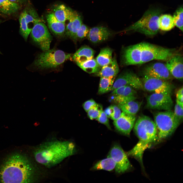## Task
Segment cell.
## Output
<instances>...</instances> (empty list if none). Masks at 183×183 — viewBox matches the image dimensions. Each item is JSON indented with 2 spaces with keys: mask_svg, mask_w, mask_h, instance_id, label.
<instances>
[{
  "mask_svg": "<svg viewBox=\"0 0 183 183\" xmlns=\"http://www.w3.org/2000/svg\"><path fill=\"white\" fill-rule=\"evenodd\" d=\"M46 173L27 156L16 153L8 157L0 170L2 182L32 183L39 181Z\"/></svg>",
  "mask_w": 183,
  "mask_h": 183,
  "instance_id": "cell-1",
  "label": "cell"
},
{
  "mask_svg": "<svg viewBox=\"0 0 183 183\" xmlns=\"http://www.w3.org/2000/svg\"><path fill=\"white\" fill-rule=\"evenodd\" d=\"M75 145L71 140L47 141L36 147L33 154L39 164L51 168L59 164L76 152Z\"/></svg>",
  "mask_w": 183,
  "mask_h": 183,
  "instance_id": "cell-2",
  "label": "cell"
},
{
  "mask_svg": "<svg viewBox=\"0 0 183 183\" xmlns=\"http://www.w3.org/2000/svg\"><path fill=\"white\" fill-rule=\"evenodd\" d=\"M134 132L139 141L135 146L127 153L142 164L144 151L155 142L157 139V129L155 122L149 117L145 115L139 117L134 125Z\"/></svg>",
  "mask_w": 183,
  "mask_h": 183,
  "instance_id": "cell-3",
  "label": "cell"
},
{
  "mask_svg": "<svg viewBox=\"0 0 183 183\" xmlns=\"http://www.w3.org/2000/svg\"><path fill=\"white\" fill-rule=\"evenodd\" d=\"M162 11L158 8H150L141 18L126 28L124 31H133L147 36L155 35L159 29V19Z\"/></svg>",
  "mask_w": 183,
  "mask_h": 183,
  "instance_id": "cell-4",
  "label": "cell"
},
{
  "mask_svg": "<svg viewBox=\"0 0 183 183\" xmlns=\"http://www.w3.org/2000/svg\"><path fill=\"white\" fill-rule=\"evenodd\" d=\"M154 119L160 140L165 139L171 135L180 123L171 110L156 113Z\"/></svg>",
  "mask_w": 183,
  "mask_h": 183,
  "instance_id": "cell-5",
  "label": "cell"
},
{
  "mask_svg": "<svg viewBox=\"0 0 183 183\" xmlns=\"http://www.w3.org/2000/svg\"><path fill=\"white\" fill-rule=\"evenodd\" d=\"M71 55L61 50L49 49L39 55L34 65L39 69L53 68L70 58Z\"/></svg>",
  "mask_w": 183,
  "mask_h": 183,
  "instance_id": "cell-6",
  "label": "cell"
},
{
  "mask_svg": "<svg viewBox=\"0 0 183 183\" xmlns=\"http://www.w3.org/2000/svg\"><path fill=\"white\" fill-rule=\"evenodd\" d=\"M175 50L142 42L141 64L154 60L167 61L175 54Z\"/></svg>",
  "mask_w": 183,
  "mask_h": 183,
  "instance_id": "cell-7",
  "label": "cell"
},
{
  "mask_svg": "<svg viewBox=\"0 0 183 183\" xmlns=\"http://www.w3.org/2000/svg\"><path fill=\"white\" fill-rule=\"evenodd\" d=\"M30 33L32 39L43 51L50 49L52 37L47 26L43 23L40 22L35 24Z\"/></svg>",
  "mask_w": 183,
  "mask_h": 183,
  "instance_id": "cell-8",
  "label": "cell"
},
{
  "mask_svg": "<svg viewBox=\"0 0 183 183\" xmlns=\"http://www.w3.org/2000/svg\"><path fill=\"white\" fill-rule=\"evenodd\" d=\"M142 81L143 89L150 92L171 94L174 88L167 81L146 75H144Z\"/></svg>",
  "mask_w": 183,
  "mask_h": 183,
  "instance_id": "cell-9",
  "label": "cell"
},
{
  "mask_svg": "<svg viewBox=\"0 0 183 183\" xmlns=\"http://www.w3.org/2000/svg\"><path fill=\"white\" fill-rule=\"evenodd\" d=\"M108 157H111L115 162L116 165L115 169L117 173L120 174L124 173L131 167L127 155L118 144L113 145Z\"/></svg>",
  "mask_w": 183,
  "mask_h": 183,
  "instance_id": "cell-10",
  "label": "cell"
},
{
  "mask_svg": "<svg viewBox=\"0 0 183 183\" xmlns=\"http://www.w3.org/2000/svg\"><path fill=\"white\" fill-rule=\"evenodd\" d=\"M171 95L154 93L147 97L146 106L149 109L159 110H171L174 104Z\"/></svg>",
  "mask_w": 183,
  "mask_h": 183,
  "instance_id": "cell-11",
  "label": "cell"
},
{
  "mask_svg": "<svg viewBox=\"0 0 183 183\" xmlns=\"http://www.w3.org/2000/svg\"><path fill=\"white\" fill-rule=\"evenodd\" d=\"M129 86L134 89H143L141 80L134 73L127 71L120 74L114 81L111 91L121 86Z\"/></svg>",
  "mask_w": 183,
  "mask_h": 183,
  "instance_id": "cell-12",
  "label": "cell"
},
{
  "mask_svg": "<svg viewBox=\"0 0 183 183\" xmlns=\"http://www.w3.org/2000/svg\"><path fill=\"white\" fill-rule=\"evenodd\" d=\"M143 73L144 75L167 81L172 79L173 77L166 65L160 62L148 66L145 68Z\"/></svg>",
  "mask_w": 183,
  "mask_h": 183,
  "instance_id": "cell-13",
  "label": "cell"
},
{
  "mask_svg": "<svg viewBox=\"0 0 183 183\" xmlns=\"http://www.w3.org/2000/svg\"><path fill=\"white\" fill-rule=\"evenodd\" d=\"M135 120V115L122 112L119 117L114 120L113 124L118 131L125 135H128L134 126Z\"/></svg>",
  "mask_w": 183,
  "mask_h": 183,
  "instance_id": "cell-14",
  "label": "cell"
},
{
  "mask_svg": "<svg viewBox=\"0 0 183 183\" xmlns=\"http://www.w3.org/2000/svg\"><path fill=\"white\" fill-rule=\"evenodd\" d=\"M142 42L125 49L123 55V61L126 65L141 64Z\"/></svg>",
  "mask_w": 183,
  "mask_h": 183,
  "instance_id": "cell-15",
  "label": "cell"
},
{
  "mask_svg": "<svg viewBox=\"0 0 183 183\" xmlns=\"http://www.w3.org/2000/svg\"><path fill=\"white\" fill-rule=\"evenodd\" d=\"M183 63L182 57L175 54L167 60L165 64L172 76L181 81L183 79Z\"/></svg>",
  "mask_w": 183,
  "mask_h": 183,
  "instance_id": "cell-16",
  "label": "cell"
},
{
  "mask_svg": "<svg viewBox=\"0 0 183 183\" xmlns=\"http://www.w3.org/2000/svg\"><path fill=\"white\" fill-rule=\"evenodd\" d=\"M110 30L107 28L97 26L90 29L87 36L89 41L96 43L106 40L110 36Z\"/></svg>",
  "mask_w": 183,
  "mask_h": 183,
  "instance_id": "cell-17",
  "label": "cell"
},
{
  "mask_svg": "<svg viewBox=\"0 0 183 183\" xmlns=\"http://www.w3.org/2000/svg\"><path fill=\"white\" fill-rule=\"evenodd\" d=\"M46 19L48 27L52 32L59 36L64 34L65 29V23L59 21L53 12L48 14Z\"/></svg>",
  "mask_w": 183,
  "mask_h": 183,
  "instance_id": "cell-18",
  "label": "cell"
},
{
  "mask_svg": "<svg viewBox=\"0 0 183 183\" xmlns=\"http://www.w3.org/2000/svg\"><path fill=\"white\" fill-rule=\"evenodd\" d=\"M94 54V51L91 48L82 47L75 53L73 58L77 64L80 63L93 58Z\"/></svg>",
  "mask_w": 183,
  "mask_h": 183,
  "instance_id": "cell-19",
  "label": "cell"
},
{
  "mask_svg": "<svg viewBox=\"0 0 183 183\" xmlns=\"http://www.w3.org/2000/svg\"><path fill=\"white\" fill-rule=\"evenodd\" d=\"M119 71L117 61L115 58H113L110 63L102 67L99 71L95 73V75L100 77L116 76Z\"/></svg>",
  "mask_w": 183,
  "mask_h": 183,
  "instance_id": "cell-20",
  "label": "cell"
},
{
  "mask_svg": "<svg viewBox=\"0 0 183 183\" xmlns=\"http://www.w3.org/2000/svg\"><path fill=\"white\" fill-rule=\"evenodd\" d=\"M73 11L65 5L62 4L59 5L55 7L53 13L59 21L65 23L66 20H68Z\"/></svg>",
  "mask_w": 183,
  "mask_h": 183,
  "instance_id": "cell-21",
  "label": "cell"
},
{
  "mask_svg": "<svg viewBox=\"0 0 183 183\" xmlns=\"http://www.w3.org/2000/svg\"><path fill=\"white\" fill-rule=\"evenodd\" d=\"M21 7L9 0H0V13L10 15L18 11Z\"/></svg>",
  "mask_w": 183,
  "mask_h": 183,
  "instance_id": "cell-22",
  "label": "cell"
},
{
  "mask_svg": "<svg viewBox=\"0 0 183 183\" xmlns=\"http://www.w3.org/2000/svg\"><path fill=\"white\" fill-rule=\"evenodd\" d=\"M112 51L108 48L101 49L96 58V60L101 67H102L110 63L112 60Z\"/></svg>",
  "mask_w": 183,
  "mask_h": 183,
  "instance_id": "cell-23",
  "label": "cell"
},
{
  "mask_svg": "<svg viewBox=\"0 0 183 183\" xmlns=\"http://www.w3.org/2000/svg\"><path fill=\"white\" fill-rule=\"evenodd\" d=\"M116 164L113 160L110 157L100 160L92 167V170H104L111 171L115 169Z\"/></svg>",
  "mask_w": 183,
  "mask_h": 183,
  "instance_id": "cell-24",
  "label": "cell"
},
{
  "mask_svg": "<svg viewBox=\"0 0 183 183\" xmlns=\"http://www.w3.org/2000/svg\"><path fill=\"white\" fill-rule=\"evenodd\" d=\"M141 104V102L133 100L122 105L118 104L117 106L123 112L131 115H135L139 110Z\"/></svg>",
  "mask_w": 183,
  "mask_h": 183,
  "instance_id": "cell-25",
  "label": "cell"
},
{
  "mask_svg": "<svg viewBox=\"0 0 183 183\" xmlns=\"http://www.w3.org/2000/svg\"><path fill=\"white\" fill-rule=\"evenodd\" d=\"M116 76L101 77L98 93L102 94L111 90Z\"/></svg>",
  "mask_w": 183,
  "mask_h": 183,
  "instance_id": "cell-26",
  "label": "cell"
},
{
  "mask_svg": "<svg viewBox=\"0 0 183 183\" xmlns=\"http://www.w3.org/2000/svg\"><path fill=\"white\" fill-rule=\"evenodd\" d=\"M77 64L82 70L89 74L97 73L101 69V67L98 64L96 59L93 58Z\"/></svg>",
  "mask_w": 183,
  "mask_h": 183,
  "instance_id": "cell-27",
  "label": "cell"
},
{
  "mask_svg": "<svg viewBox=\"0 0 183 183\" xmlns=\"http://www.w3.org/2000/svg\"><path fill=\"white\" fill-rule=\"evenodd\" d=\"M159 23V29L163 31L170 30L175 26L173 17L170 14H164L160 16Z\"/></svg>",
  "mask_w": 183,
  "mask_h": 183,
  "instance_id": "cell-28",
  "label": "cell"
},
{
  "mask_svg": "<svg viewBox=\"0 0 183 183\" xmlns=\"http://www.w3.org/2000/svg\"><path fill=\"white\" fill-rule=\"evenodd\" d=\"M135 89L129 86H123L114 89L112 91V94L114 96H135L136 92Z\"/></svg>",
  "mask_w": 183,
  "mask_h": 183,
  "instance_id": "cell-29",
  "label": "cell"
},
{
  "mask_svg": "<svg viewBox=\"0 0 183 183\" xmlns=\"http://www.w3.org/2000/svg\"><path fill=\"white\" fill-rule=\"evenodd\" d=\"M183 6H181L177 8L174 14L173 20L175 25L181 31H183Z\"/></svg>",
  "mask_w": 183,
  "mask_h": 183,
  "instance_id": "cell-30",
  "label": "cell"
},
{
  "mask_svg": "<svg viewBox=\"0 0 183 183\" xmlns=\"http://www.w3.org/2000/svg\"><path fill=\"white\" fill-rule=\"evenodd\" d=\"M19 22L20 33L25 40L26 41L32 29L29 28L25 23L22 13L19 17Z\"/></svg>",
  "mask_w": 183,
  "mask_h": 183,
  "instance_id": "cell-31",
  "label": "cell"
},
{
  "mask_svg": "<svg viewBox=\"0 0 183 183\" xmlns=\"http://www.w3.org/2000/svg\"><path fill=\"white\" fill-rule=\"evenodd\" d=\"M82 24V21L80 17L76 12L72 22L71 39L75 40L77 33Z\"/></svg>",
  "mask_w": 183,
  "mask_h": 183,
  "instance_id": "cell-32",
  "label": "cell"
},
{
  "mask_svg": "<svg viewBox=\"0 0 183 183\" xmlns=\"http://www.w3.org/2000/svg\"><path fill=\"white\" fill-rule=\"evenodd\" d=\"M113 96L112 101L118 104L122 105L131 101L135 100L136 98L135 96Z\"/></svg>",
  "mask_w": 183,
  "mask_h": 183,
  "instance_id": "cell-33",
  "label": "cell"
},
{
  "mask_svg": "<svg viewBox=\"0 0 183 183\" xmlns=\"http://www.w3.org/2000/svg\"><path fill=\"white\" fill-rule=\"evenodd\" d=\"M102 110L101 106L98 104L87 112V115L91 120L96 119L99 116Z\"/></svg>",
  "mask_w": 183,
  "mask_h": 183,
  "instance_id": "cell-34",
  "label": "cell"
},
{
  "mask_svg": "<svg viewBox=\"0 0 183 183\" xmlns=\"http://www.w3.org/2000/svg\"><path fill=\"white\" fill-rule=\"evenodd\" d=\"M174 112L176 118L181 123L183 119V103L176 99Z\"/></svg>",
  "mask_w": 183,
  "mask_h": 183,
  "instance_id": "cell-35",
  "label": "cell"
},
{
  "mask_svg": "<svg viewBox=\"0 0 183 183\" xmlns=\"http://www.w3.org/2000/svg\"><path fill=\"white\" fill-rule=\"evenodd\" d=\"M88 27L84 24H82L80 29L77 32L75 36V40L82 39L87 36L89 31Z\"/></svg>",
  "mask_w": 183,
  "mask_h": 183,
  "instance_id": "cell-36",
  "label": "cell"
},
{
  "mask_svg": "<svg viewBox=\"0 0 183 183\" xmlns=\"http://www.w3.org/2000/svg\"><path fill=\"white\" fill-rule=\"evenodd\" d=\"M96 119L99 123L106 126L108 129L111 130L108 117L103 110Z\"/></svg>",
  "mask_w": 183,
  "mask_h": 183,
  "instance_id": "cell-37",
  "label": "cell"
},
{
  "mask_svg": "<svg viewBox=\"0 0 183 183\" xmlns=\"http://www.w3.org/2000/svg\"><path fill=\"white\" fill-rule=\"evenodd\" d=\"M112 111L109 118L115 120L118 119L120 116L121 112V110L118 106L112 105Z\"/></svg>",
  "mask_w": 183,
  "mask_h": 183,
  "instance_id": "cell-38",
  "label": "cell"
},
{
  "mask_svg": "<svg viewBox=\"0 0 183 183\" xmlns=\"http://www.w3.org/2000/svg\"><path fill=\"white\" fill-rule=\"evenodd\" d=\"M98 104L93 99H91L83 103L82 106L85 111L87 112L89 110Z\"/></svg>",
  "mask_w": 183,
  "mask_h": 183,
  "instance_id": "cell-39",
  "label": "cell"
},
{
  "mask_svg": "<svg viewBox=\"0 0 183 183\" xmlns=\"http://www.w3.org/2000/svg\"><path fill=\"white\" fill-rule=\"evenodd\" d=\"M183 89L182 87L178 89L176 94V99L181 102L183 103Z\"/></svg>",
  "mask_w": 183,
  "mask_h": 183,
  "instance_id": "cell-40",
  "label": "cell"
},
{
  "mask_svg": "<svg viewBox=\"0 0 183 183\" xmlns=\"http://www.w3.org/2000/svg\"><path fill=\"white\" fill-rule=\"evenodd\" d=\"M10 2L15 3L21 7L26 2L27 0H9Z\"/></svg>",
  "mask_w": 183,
  "mask_h": 183,
  "instance_id": "cell-41",
  "label": "cell"
},
{
  "mask_svg": "<svg viewBox=\"0 0 183 183\" xmlns=\"http://www.w3.org/2000/svg\"><path fill=\"white\" fill-rule=\"evenodd\" d=\"M0 23H1V22H0Z\"/></svg>",
  "mask_w": 183,
  "mask_h": 183,
  "instance_id": "cell-42",
  "label": "cell"
},
{
  "mask_svg": "<svg viewBox=\"0 0 183 183\" xmlns=\"http://www.w3.org/2000/svg\"></svg>",
  "mask_w": 183,
  "mask_h": 183,
  "instance_id": "cell-43",
  "label": "cell"
}]
</instances>
